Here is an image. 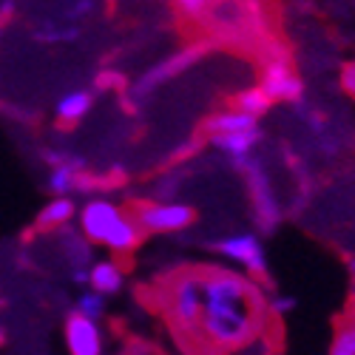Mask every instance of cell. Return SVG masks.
<instances>
[{
	"instance_id": "52a82bcc",
	"label": "cell",
	"mask_w": 355,
	"mask_h": 355,
	"mask_svg": "<svg viewBox=\"0 0 355 355\" xmlns=\"http://www.w3.org/2000/svg\"><path fill=\"white\" fill-rule=\"evenodd\" d=\"M248 159H250V157H248ZM248 159H239L236 165L248 171V185H250V193H253V208H256V216H259L261 227H273V225L279 222V205H276L270 180H268V176H264L256 165H250Z\"/></svg>"
},
{
	"instance_id": "5bb4252c",
	"label": "cell",
	"mask_w": 355,
	"mask_h": 355,
	"mask_svg": "<svg viewBox=\"0 0 355 355\" xmlns=\"http://www.w3.org/2000/svg\"><path fill=\"white\" fill-rule=\"evenodd\" d=\"M92 111V94L88 92H69L60 103H57V120L63 125H74Z\"/></svg>"
},
{
	"instance_id": "7402d4cb",
	"label": "cell",
	"mask_w": 355,
	"mask_h": 355,
	"mask_svg": "<svg viewBox=\"0 0 355 355\" xmlns=\"http://www.w3.org/2000/svg\"><path fill=\"white\" fill-rule=\"evenodd\" d=\"M349 273H352V276H355V259H352V261H349Z\"/></svg>"
},
{
	"instance_id": "5b68a950",
	"label": "cell",
	"mask_w": 355,
	"mask_h": 355,
	"mask_svg": "<svg viewBox=\"0 0 355 355\" xmlns=\"http://www.w3.org/2000/svg\"><path fill=\"white\" fill-rule=\"evenodd\" d=\"M261 88L273 103H299L304 94V83L290 66V60H270L264 66Z\"/></svg>"
},
{
	"instance_id": "2e32d148",
	"label": "cell",
	"mask_w": 355,
	"mask_h": 355,
	"mask_svg": "<svg viewBox=\"0 0 355 355\" xmlns=\"http://www.w3.org/2000/svg\"><path fill=\"white\" fill-rule=\"evenodd\" d=\"M77 313H83V315H88V318H103V313H105V295L103 293H97V290H85L80 299H77Z\"/></svg>"
},
{
	"instance_id": "ac0fdd59",
	"label": "cell",
	"mask_w": 355,
	"mask_h": 355,
	"mask_svg": "<svg viewBox=\"0 0 355 355\" xmlns=\"http://www.w3.org/2000/svg\"><path fill=\"white\" fill-rule=\"evenodd\" d=\"M176 6H180L185 15H191V17H199V15L208 12L211 0H176Z\"/></svg>"
},
{
	"instance_id": "30bf717a",
	"label": "cell",
	"mask_w": 355,
	"mask_h": 355,
	"mask_svg": "<svg viewBox=\"0 0 355 355\" xmlns=\"http://www.w3.org/2000/svg\"><path fill=\"white\" fill-rule=\"evenodd\" d=\"M259 137H261V131H259V125H256V128H245V131L214 134L211 142L219 148V151H225L227 157H233L236 162H239V159H248V157H250V151L256 148Z\"/></svg>"
},
{
	"instance_id": "277c9868",
	"label": "cell",
	"mask_w": 355,
	"mask_h": 355,
	"mask_svg": "<svg viewBox=\"0 0 355 355\" xmlns=\"http://www.w3.org/2000/svg\"><path fill=\"white\" fill-rule=\"evenodd\" d=\"M216 250L225 259L242 264V268L250 276H256V279L268 276V256H264V248H261L256 233H233V236H225V239L216 242Z\"/></svg>"
},
{
	"instance_id": "9a60e30c",
	"label": "cell",
	"mask_w": 355,
	"mask_h": 355,
	"mask_svg": "<svg viewBox=\"0 0 355 355\" xmlns=\"http://www.w3.org/2000/svg\"><path fill=\"white\" fill-rule=\"evenodd\" d=\"M270 105H273V100L268 97V92H264L261 85L248 88V92H242L239 97H236V103H233V108H239V111H245V114H253L256 120H259V116L268 114V111H270Z\"/></svg>"
},
{
	"instance_id": "7c38bea8",
	"label": "cell",
	"mask_w": 355,
	"mask_h": 355,
	"mask_svg": "<svg viewBox=\"0 0 355 355\" xmlns=\"http://www.w3.org/2000/svg\"><path fill=\"white\" fill-rule=\"evenodd\" d=\"M259 120L253 114H245L239 108H227V111H219L214 114L208 123H205V131H208L211 137L214 134H230V131H245V128H256Z\"/></svg>"
},
{
	"instance_id": "8fae6325",
	"label": "cell",
	"mask_w": 355,
	"mask_h": 355,
	"mask_svg": "<svg viewBox=\"0 0 355 355\" xmlns=\"http://www.w3.org/2000/svg\"><path fill=\"white\" fill-rule=\"evenodd\" d=\"M123 282H125V273H123V268L114 259L94 261L92 268H88V284H92V290H97L103 295L120 293L123 290Z\"/></svg>"
},
{
	"instance_id": "4fadbf2b",
	"label": "cell",
	"mask_w": 355,
	"mask_h": 355,
	"mask_svg": "<svg viewBox=\"0 0 355 355\" xmlns=\"http://www.w3.org/2000/svg\"><path fill=\"white\" fill-rule=\"evenodd\" d=\"M77 208L71 196H54L51 202H46V208L37 214V227L40 230H54V227H63L74 219Z\"/></svg>"
},
{
	"instance_id": "ba28073f",
	"label": "cell",
	"mask_w": 355,
	"mask_h": 355,
	"mask_svg": "<svg viewBox=\"0 0 355 355\" xmlns=\"http://www.w3.org/2000/svg\"><path fill=\"white\" fill-rule=\"evenodd\" d=\"M51 159V176H49V191L54 196H69L71 191L77 188H85L88 185V176L83 173V165L71 157L60 159V157H49Z\"/></svg>"
},
{
	"instance_id": "ffe728a7",
	"label": "cell",
	"mask_w": 355,
	"mask_h": 355,
	"mask_svg": "<svg viewBox=\"0 0 355 355\" xmlns=\"http://www.w3.org/2000/svg\"><path fill=\"white\" fill-rule=\"evenodd\" d=\"M341 88L349 97H355V63H347L341 69Z\"/></svg>"
},
{
	"instance_id": "3957f363",
	"label": "cell",
	"mask_w": 355,
	"mask_h": 355,
	"mask_svg": "<svg viewBox=\"0 0 355 355\" xmlns=\"http://www.w3.org/2000/svg\"><path fill=\"white\" fill-rule=\"evenodd\" d=\"M134 219L142 233H176L196 222V214L188 205H159V202H142L134 208Z\"/></svg>"
},
{
	"instance_id": "603a6c76",
	"label": "cell",
	"mask_w": 355,
	"mask_h": 355,
	"mask_svg": "<svg viewBox=\"0 0 355 355\" xmlns=\"http://www.w3.org/2000/svg\"><path fill=\"white\" fill-rule=\"evenodd\" d=\"M6 341V336H3V327H0V344H3Z\"/></svg>"
},
{
	"instance_id": "6da1fadb",
	"label": "cell",
	"mask_w": 355,
	"mask_h": 355,
	"mask_svg": "<svg viewBox=\"0 0 355 355\" xmlns=\"http://www.w3.org/2000/svg\"><path fill=\"white\" fill-rule=\"evenodd\" d=\"M162 315L173 338L196 355H225L248 347L261 330L259 287L222 268L182 270L162 290Z\"/></svg>"
},
{
	"instance_id": "cb8c5ba5",
	"label": "cell",
	"mask_w": 355,
	"mask_h": 355,
	"mask_svg": "<svg viewBox=\"0 0 355 355\" xmlns=\"http://www.w3.org/2000/svg\"><path fill=\"white\" fill-rule=\"evenodd\" d=\"M123 355H131V352H123Z\"/></svg>"
},
{
	"instance_id": "e0dca14e",
	"label": "cell",
	"mask_w": 355,
	"mask_h": 355,
	"mask_svg": "<svg viewBox=\"0 0 355 355\" xmlns=\"http://www.w3.org/2000/svg\"><path fill=\"white\" fill-rule=\"evenodd\" d=\"M327 355H355V324L352 327H341L336 333Z\"/></svg>"
},
{
	"instance_id": "9c48e42d",
	"label": "cell",
	"mask_w": 355,
	"mask_h": 355,
	"mask_svg": "<svg viewBox=\"0 0 355 355\" xmlns=\"http://www.w3.org/2000/svg\"><path fill=\"white\" fill-rule=\"evenodd\" d=\"M202 51H205V46L202 43H196V46H191V49H185V51H180V54H173L168 63H162V66H157L154 71H148L145 74V80H142V92H148V88H154V85H159L162 80H171V77H176L180 71H185L188 66H193L199 57H202Z\"/></svg>"
},
{
	"instance_id": "8992f818",
	"label": "cell",
	"mask_w": 355,
	"mask_h": 355,
	"mask_svg": "<svg viewBox=\"0 0 355 355\" xmlns=\"http://www.w3.org/2000/svg\"><path fill=\"white\" fill-rule=\"evenodd\" d=\"M66 347L69 355H103V330L97 318L74 310L66 318Z\"/></svg>"
},
{
	"instance_id": "d6986e66",
	"label": "cell",
	"mask_w": 355,
	"mask_h": 355,
	"mask_svg": "<svg viewBox=\"0 0 355 355\" xmlns=\"http://www.w3.org/2000/svg\"><path fill=\"white\" fill-rule=\"evenodd\" d=\"M293 307H295V299H290V295H273L270 299V313H276V315H284Z\"/></svg>"
},
{
	"instance_id": "44dd1931",
	"label": "cell",
	"mask_w": 355,
	"mask_h": 355,
	"mask_svg": "<svg viewBox=\"0 0 355 355\" xmlns=\"http://www.w3.org/2000/svg\"><path fill=\"white\" fill-rule=\"evenodd\" d=\"M71 279H74L77 284H88V268H74V270H71Z\"/></svg>"
},
{
	"instance_id": "7a4b0ae2",
	"label": "cell",
	"mask_w": 355,
	"mask_h": 355,
	"mask_svg": "<svg viewBox=\"0 0 355 355\" xmlns=\"http://www.w3.org/2000/svg\"><path fill=\"white\" fill-rule=\"evenodd\" d=\"M80 230L88 242L103 245L116 256H128L142 242V227L131 214L108 199H92L80 211Z\"/></svg>"
}]
</instances>
